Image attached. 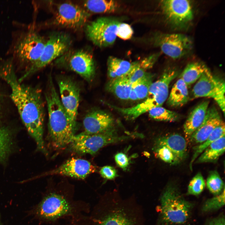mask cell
<instances>
[{
	"label": "cell",
	"mask_w": 225,
	"mask_h": 225,
	"mask_svg": "<svg viewBox=\"0 0 225 225\" xmlns=\"http://www.w3.org/2000/svg\"><path fill=\"white\" fill-rule=\"evenodd\" d=\"M0 78L10 86L11 98L38 150L47 155L43 139L44 106L41 90L21 83L15 75L12 58L0 62Z\"/></svg>",
	"instance_id": "obj_1"
},
{
	"label": "cell",
	"mask_w": 225,
	"mask_h": 225,
	"mask_svg": "<svg viewBox=\"0 0 225 225\" xmlns=\"http://www.w3.org/2000/svg\"><path fill=\"white\" fill-rule=\"evenodd\" d=\"M45 96L50 143L55 150L61 149L70 143L75 135L77 126L73 123L64 108L51 75L48 77Z\"/></svg>",
	"instance_id": "obj_2"
},
{
	"label": "cell",
	"mask_w": 225,
	"mask_h": 225,
	"mask_svg": "<svg viewBox=\"0 0 225 225\" xmlns=\"http://www.w3.org/2000/svg\"><path fill=\"white\" fill-rule=\"evenodd\" d=\"M160 203L161 218L165 224H182L190 218L192 204L184 199L174 185L167 186Z\"/></svg>",
	"instance_id": "obj_3"
},
{
	"label": "cell",
	"mask_w": 225,
	"mask_h": 225,
	"mask_svg": "<svg viewBox=\"0 0 225 225\" xmlns=\"http://www.w3.org/2000/svg\"><path fill=\"white\" fill-rule=\"evenodd\" d=\"M130 138L119 136L113 128L97 134H88L83 132L75 135L68 146L70 151L77 154L93 155L106 145Z\"/></svg>",
	"instance_id": "obj_4"
},
{
	"label": "cell",
	"mask_w": 225,
	"mask_h": 225,
	"mask_svg": "<svg viewBox=\"0 0 225 225\" xmlns=\"http://www.w3.org/2000/svg\"><path fill=\"white\" fill-rule=\"evenodd\" d=\"M46 41L33 29L22 32L14 43L13 54L20 63L28 65L34 63L42 54Z\"/></svg>",
	"instance_id": "obj_5"
},
{
	"label": "cell",
	"mask_w": 225,
	"mask_h": 225,
	"mask_svg": "<svg viewBox=\"0 0 225 225\" xmlns=\"http://www.w3.org/2000/svg\"><path fill=\"white\" fill-rule=\"evenodd\" d=\"M71 44L70 38L62 32L52 33L46 41L43 51L38 59L28 68L25 73L18 79L21 82L26 78L45 67L52 61L66 52Z\"/></svg>",
	"instance_id": "obj_6"
},
{
	"label": "cell",
	"mask_w": 225,
	"mask_h": 225,
	"mask_svg": "<svg viewBox=\"0 0 225 225\" xmlns=\"http://www.w3.org/2000/svg\"><path fill=\"white\" fill-rule=\"evenodd\" d=\"M152 40L154 45L173 59L180 58L187 55L193 48L190 38L180 33H158L154 35Z\"/></svg>",
	"instance_id": "obj_7"
},
{
	"label": "cell",
	"mask_w": 225,
	"mask_h": 225,
	"mask_svg": "<svg viewBox=\"0 0 225 225\" xmlns=\"http://www.w3.org/2000/svg\"><path fill=\"white\" fill-rule=\"evenodd\" d=\"M121 22L117 19L102 17L88 23L86 32L88 38L95 45L106 47L112 45L117 38V31Z\"/></svg>",
	"instance_id": "obj_8"
},
{
	"label": "cell",
	"mask_w": 225,
	"mask_h": 225,
	"mask_svg": "<svg viewBox=\"0 0 225 225\" xmlns=\"http://www.w3.org/2000/svg\"><path fill=\"white\" fill-rule=\"evenodd\" d=\"M160 5L166 19L170 24L178 28L187 26L193 14L190 1L186 0H163Z\"/></svg>",
	"instance_id": "obj_9"
},
{
	"label": "cell",
	"mask_w": 225,
	"mask_h": 225,
	"mask_svg": "<svg viewBox=\"0 0 225 225\" xmlns=\"http://www.w3.org/2000/svg\"><path fill=\"white\" fill-rule=\"evenodd\" d=\"M61 102L73 123L77 126V119L80 98V89L70 77L62 76L58 79Z\"/></svg>",
	"instance_id": "obj_10"
},
{
	"label": "cell",
	"mask_w": 225,
	"mask_h": 225,
	"mask_svg": "<svg viewBox=\"0 0 225 225\" xmlns=\"http://www.w3.org/2000/svg\"><path fill=\"white\" fill-rule=\"evenodd\" d=\"M89 16L87 11L74 4L66 2L58 5L54 22L61 26L77 29L85 25Z\"/></svg>",
	"instance_id": "obj_11"
},
{
	"label": "cell",
	"mask_w": 225,
	"mask_h": 225,
	"mask_svg": "<svg viewBox=\"0 0 225 225\" xmlns=\"http://www.w3.org/2000/svg\"><path fill=\"white\" fill-rule=\"evenodd\" d=\"M96 170L95 166L89 161L81 158H72L58 168L46 172L44 175H59L84 179Z\"/></svg>",
	"instance_id": "obj_12"
},
{
	"label": "cell",
	"mask_w": 225,
	"mask_h": 225,
	"mask_svg": "<svg viewBox=\"0 0 225 225\" xmlns=\"http://www.w3.org/2000/svg\"><path fill=\"white\" fill-rule=\"evenodd\" d=\"M71 210V205L63 196L52 193L43 200L38 208L37 213L43 218L51 220L67 214Z\"/></svg>",
	"instance_id": "obj_13"
},
{
	"label": "cell",
	"mask_w": 225,
	"mask_h": 225,
	"mask_svg": "<svg viewBox=\"0 0 225 225\" xmlns=\"http://www.w3.org/2000/svg\"><path fill=\"white\" fill-rule=\"evenodd\" d=\"M66 64L69 68L88 82L93 79L95 68L92 56L83 50H79L68 57Z\"/></svg>",
	"instance_id": "obj_14"
},
{
	"label": "cell",
	"mask_w": 225,
	"mask_h": 225,
	"mask_svg": "<svg viewBox=\"0 0 225 225\" xmlns=\"http://www.w3.org/2000/svg\"><path fill=\"white\" fill-rule=\"evenodd\" d=\"M114 119L106 112L94 109L88 112L83 121L84 133L93 134L102 132L113 128Z\"/></svg>",
	"instance_id": "obj_15"
},
{
	"label": "cell",
	"mask_w": 225,
	"mask_h": 225,
	"mask_svg": "<svg viewBox=\"0 0 225 225\" xmlns=\"http://www.w3.org/2000/svg\"><path fill=\"white\" fill-rule=\"evenodd\" d=\"M222 121L215 107L208 108L202 123L192 133L188 140L194 144L202 143Z\"/></svg>",
	"instance_id": "obj_16"
},
{
	"label": "cell",
	"mask_w": 225,
	"mask_h": 225,
	"mask_svg": "<svg viewBox=\"0 0 225 225\" xmlns=\"http://www.w3.org/2000/svg\"><path fill=\"white\" fill-rule=\"evenodd\" d=\"M222 79L214 76L208 68L193 87L192 98H212Z\"/></svg>",
	"instance_id": "obj_17"
},
{
	"label": "cell",
	"mask_w": 225,
	"mask_h": 225,
	"mask_svg": "<svg viewBox=\"0 0 225 225\" xmlns=\"http://www.w3.org/2000/svg\"><path fill=\"white\" fill-rule=\"evenodd\" d=\"M209 102L204 101L200 103L192 111L183 125L185 138L188 140L192 133L201 125L208 109Z\"/></svg>",
	"instance_id": "obj_18"
},
{
	"label": "cell",
	"mask_w": 225,
	"mask_h": 225,
	"mask_svg": "<svg viewBox=\"0 0 225 225\" xmlns=\"http://www.w3.org/2000/svg\"><path fill=\"white\" fill-rule=\"evenodd\" d=\"M157 146H163L169 149L182 162L186 158L187 144L185 138L181 135L173 134L158 139Z\"/></svg>",
	"instance_id": "obj_19"
},
{
	"label": "cell",
	"mask_w": 225,
	"mask_h": 225,
	"mask_svg": "<svg viewBox=\"0 0 225 225\" xmlns=\"http://www.w3.org/2000/svg\"><path fill=\"white\" fill-rule=\"evenodd\" d=\"M188 88L183 80L179 78L173 85L168 98V105L175 108L185 104L189 98Z\"/></svg>",
	"instance_id": "obj_20"
},
{
	"label": "cell",
	"mask_w": 225,
	"mask_h": 225,
	"mask_svg": "<svg viewBox=\"0 0 225 225\" xmlns=\"http://www.w3.org/2000/svg\"><path fill=\"white\" fill-rule=\"evenodd\" d=\"M225 135L214 142L196 159L197 163L215 162L225 152Z\"/></svg>",
	"instance_id": "obj_21"
},
{
	"label": "cell",
	"mask_w": 225,
	"mask_h": 225,
	"mask_svg": "<svg viewBox=\"0 0 225 225\" xmlns=\"http://www.w3.org/2000/svg\"><path fill=\"white\" fill-rule=\"evenodd\" d=\"M132 84L126 76L111 79L108 83L106 88L122 100L129 99Z\"/></svg>",
	"instance_id": "obj_22"
},
{
	"label": "cell",
	"mask_w": 225,
	"mask_h": 225,
	"mask_svg": "<svg viewBox=\"0 0 225 225\" xmlns=\"http://www.w3.org/2000/svg\"><path fill=\"white\" fill-rule=\"evenodd\" d=\"M108 74L111 79L126 76L131 70L132 63L113 56L108 60Z\"/></svg>",
	"instance_id": "obj_23"
},
{
	"label": "cell",
	"mask_w": 225,
	"mask_h": 225,
	"mask_svg": "<svg viewBox=\"0 0 225 225\" xmlns=\"http://www.w3.org/2000/svg\"><path fill=\"white\" fill-rule=\"evenodd\" d=\"M122 209H115L108 212L98 225H136L133 218Z\"/></svg>",
	"instance_id": "obj_24"
},
{
	"label": "cell",
	"mask_w": 225,
	"mask_h": 225,
	"mask_svg": "<svg viewBox=\"0 0 225 225\" xmlns=\"http://www.w3.org/2000/svg\"><path fill=\"white\" fill-rule=\"evenodd\" d=\"M207 68V66L202 63L199 62L190 63L187 65L181 73L180 78L188 87L197 81Z\"/></svg>",
	"instance_id": "obj_25"
},
{
	"label": "cell",
	"mask_w": 225,
	"mask_h": 225,
	"mask_svg": "<svg viewBox=\"0 0 225 225\" xmlns=\"http://www.w3.org/2000/svg\"><path fill=\"white\" fill-rule=\"evenodd\" d=\"M225 123L222 121L213 130L206 140L194 148V153L189 165L191 170L192 164L197 157L212 143L225 135Z\"/></svg>",
	"instance_id": "obj_26"
},
{
	"label": "cell",
	"mask_w": 225,
	"mask_h": 225,
	"mask_svg": "<svg viewBox=\"0 0 225 225\" xmlns=\"http://www.w3.org/2000/svg\"><path fill=\"white\" fill-rule=\"evenodd\" d=\"M83 5L88 10L96 13L114 12L119 7L118 2L114 0H87L84 1Z\"/></svg>",
	"instance_id": "obj_27"
},
{
	"label": "cell",
	"mask_w": 225,
	"mask_h": 225,
	"mask_svg": "<svg viewBox=\"0 0 225 225\" xmlns=\"http://www.w3.org/2000/svg\"><path fill=\"white\" fill-rule=\"evenodd\" d=\"M148 112L150 117L157 121L174 122L180 118L179 115L177 113L162 106L153 108Z\"/></svg>",
	"instance_id": "obj_28"
},
{
	"label": "cell",
	"mask_w": 225,
	"mask_h": 225,
	"mask_svg": "<svg viewBox=\"0 0 225 225\" xmlns=\"http://www.w3.org/2000/svg\"><path fill=\"white\" fill-rule=\"evenodd\" d=\"M152 74L146 72L142 78L132 85V88L135 92L138 99L146 98L150 87L152 82Z\"/></svg>",
	"instance_id": "obj_29"
},
{
	"label": "cell",
	"mask_w": 225,
	"mask_h": 225,
	"mask_svg": "<svg viewBox=\"0 0 225 225\" xmlns=\"http://www.w3.org/2000/svg\"><path fill=\"white\" fill-rule=\"evenodd\" d=\"M11 132L7 128H0V162L6 159L10 153L12 144Z\"/></svg>",
	"instance_id": "obj_30"
},
{
	"label": "cell",
	"mask_w": 225,
	"mask_h": 225,
	"mask_svg": "<svg viewBox=\"0 0 225 225\" xmlns=\"http://www.w3.org/2000/svg\"><path fill=\"white\" fill-rule=\"evenodd\" d=\"M206 185L209 191L216 195L220 194L225 188L223 182L216 171L210 172L207 179Z\"/></svg>",
	"instance_id": "obj_31"
},
{
	"label": "cell",
	"mask_w": 225,
	"mask_h": 225,
	"mask_svg": "<svg viewBox=\"0 0 225 225\" xmlns=\"http://www.w3.org/2000/svg\"><path fill=\"white\" fill-rule=\"evenodd\" d=\"M155 153L158 158L169 164L176 165L181 162L169 149L165 146H157Z\"/></svg>",
	"instance_id": "obj_32"
},
{
	"label": "cell",
	"mask_w": 225,
	"mask_h": 225,
	"mask_svg": "<svg viewBox=\"0 0 225 225\" xmlns=\"http://www.w3.org/2000/svg\"><path fill=\"white\" fill-rule=\"evenodd\" d=\"M205 187L203 177L201 173L198 172L190 181L188 186L187 194L198 195L203 191Z\"/></svg>",
	"instance_id": "obj_33"
},
{
	"label": "cell",
	"mask_w": 225,
	"mask_h": 225,
	"mask_svg": "<svg viewBox=\"0 0 225 225\" xmlns=\"http://www.w3.org/2000/svg\"><path fill=\"white\" fill-rule=\"evenodd\" d=\"M225 204V188L219 194L207 200L204 204L202 210L207 212L218 210Z\"/></svg>",
	"instance_id": "obj_34"
},
{
	"label": "cell",
	"mask_w": 225,
	"mask_h": 225,
	"mask_svg": "<svg viewBox=\"0 0 225 225\" xmlns=\"http://www.w3.org/2000/svg\"><path fill=\"white\" fill-rule=\"evenodd\" d=\"M145 69L142 68L138 62H132V68L126 75L132 85L143 77L146 73Z\"/></svg>",
	"instance_id": "obj_35"
},
{
	"label": "cell",
	"mask_w": 225,
	"mask_h": 225,
	"mask_svg": "<svg viewBox=\"0 0 225 225\" xmlns=\"http://www.w3.org/2000/svg\"><path fill=\"white\" fill-rule=\"evenodd\" d=\"M133 33L132 28L129 24L121 22L118 25L116 35L120 38L124 40L130 39Z\"/></svg>",
	"instance_id": "obj_36"
},
{
	"label": "cell",
	"mask_w": 225,
	"mask_h": 225,
	"mask_svg": "<svg viewBox=\"0 0 225 225\" xmlns=\"http://www.w3.org/2000/svg\"><path fill=\"white\" fill-rule=\"evenodd\" d=\"M222 111L225 112V82L222 79L212 98Z\"/></svg>",
	"instance_id": "obj_37"
},
{
	"label": "cell",
	"mask_w": 225,
	"mask_h": 225,
	"mask_svg": "<svg viewBox=\"0 0 225 225\" xmlns=\"http://www.w3.org/2000/svg\"><path fill=\"white\" fill-rule=\"evenodd\" d=\"M99 173L102 178L108 180H112L118 176L116 169L109 166H106L102 168Z\"/></svg>",
	"instance_id": "obj_38"
},
{
	"label": "cell",
	"mask_w": 225,
	"mask_h": 225,
	"mask_svg": "<svg viewBox=\"0 0 225 225\" xmlns=\"http://www.w3.org/2000/svg\"><path fill=\"white\" fill-rule=\"evenodd\" d=\"M115 162L117 165L125 170L129 164V159L127 155L123 152H119L115 156Z\"/></svg>",
	"instance_id": "obj_39"
},
{
	"label": "cell",
	"mask_w": 225,
	"mask_h": 225,
	"mask_svg": "<svg viewBox=\"0 0 225 225\" xmlns=\"http://www.w3.org/2000/svg\"><path fill=\"white\" fill-rule=\"evenodd\" d=\"M158 56L159 54L157 53L146 58L139 62L140 67L145 70L152 67L157 60Z\"/></svg>",
	"instance_id": "obj_40"
},
{
	"label": "cell",
	"mask_w": 225,
	"mask_h": 225,
	"mask_svg": "<svg viewBox=\"0 0 225 225\" xmlns=\"http://www.w3.org/2000/svg\"><path fill=\"white\" fill-rule=\"evenodd\" d=\"M207 225H225L224 217L222 216L211 221Z\"/></svg>",
	"instance_id": "obj_41"
},
{
	"label": "cell",
	"mask_w": 225,
	"mask_h": 225,
	"mask_svg": "<svg viewBox=\"0 0 225 225\" xmlns=\"http://www.w3.org/2000/svg\"><path fill=\"white\" fill-rule=\"evenodd\" d=\"M129 99L132 100H138L135 92L132 88H131L129 96Z\"/></svg>",
	"instance_id": "obj_42"
},
{
	"label": "cell",
	"mask_w": 225,
	"mask_h": 225,
	"mask_svg": "<svg viewBox=\"0 0 225 225\" xmlns=\"http://www.w3.org/2000/svg\"><path fill=\"white\" fill-rule=\"evenodd\" d=\"M1 98L0 97V118H1Z\"/></svg>",
	"instance_id": "obj_43"
}]
</instances>
